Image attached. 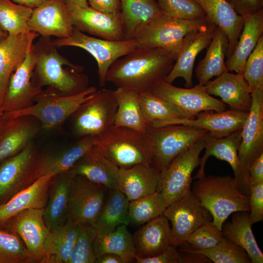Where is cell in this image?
<instances>
[{
    "label": "cell",
    "instance_id": "1",
    "mask_svg": "<svg viewBox=\"0 0 263 263\" xmlns=\"http://www.w3.org/2000/svg\"><path fill=\"white\" fill-rule=\"evenodd\" d=\"M176 59L163 49L137 47L112 65L106 81L139 94L151 92L168 75Z\"/></svg>",
    "mask_w": 263,
    "mask_h": 263
},
{
    "label": "cell",
    "instance_id": "2",
    "mask_svg": "<svg viewBox=\"0 0 263 263\" xmlns=\"http://www.w3.org/2000/svg\"><path fill=\"white\" fill-rule=\"evenodd\" d=\"M34 46L38 55L34 77L40 87L47 86L63 95L75 94L89 87L88 77L80 74L83 68L60 55L51 37H41Z\"/></svg>",
    "mask_w": 263,
    "mask_h": 263
},
{
    "label": "cell",
    "instance_id": "3",
    "mask_svg": "<svg viewBox=\"0 0 263 263\" xmlns=\"http://www.w3.org/2000/svg\"><path fill=\"white\" fill-rule=\"evenodd\" d=\"M191 190L211 213L213 224L221 230L232 213L250 211L249 195L242 192L234 177L229 175H205L192 184Z\"/></svg>",
    "mask_w": 263,
    "mask_h": 263
},
{
    "label": "cell",
    "instance_id": "4",
    "mask_svg": "<svg viewBox=\"0 0 263 263\" xmlns=\"http://www.w3.org/2000/svg\"><path fill=\"white\" fill-rule=\"evenodd\" d=\"M93 146L119 168L151 163V143L146 131L113 125L94 136Z\"/></svg>",
    "mask_w": 263,
    "mask_h": 263
},
{
    "label": "cell",
    "instance_id": "5",
    "mask_svg": "<svg viewBox=\"0 0 263 263\" xmlns=\"http://www.w3.org/2000/svg\"><path fill=\"white\" fill-rule=\"evenodd\" d=\"M97 91L94 86L73 95H63L47 89L36 97L33 104L20 111L4 113V119L30 116L37 119L41 129L53 130L59 127Z\"/></svg>",
    "mask_w": 263,
    "mask_h": 263
},
{
    "label": "cell",
    "instance_id": "6",
    "mask_svg": "<svg viewBox=\"0 0 263 263\" xmlns=\"http://www.w3.org/2000/svg\"><path fill=\"white\" fill-rule=\"evenodd\" d=\"M211 22L207 17L190 21L174 19L164 14L142 28L133 39L137 47L163 49L177 58L186 35L206 27Z\"/></svg>",
    "mask_w": 263,
    "mask_h": 263
},
{
    "label": "cell",
    "instance_id": "7",
    "mask_svg": "<svg viewBox=\"0 0 263 263\" xmlns=\"http://www.w3.org/2000/svg\"><path fill=\"white\" fill-rule=\"evenodd\" d=\"M146 132L151 143V163L160 173L179 154L202 138L206 130L171 125L162 127L148 126Z\"/></svg>",
    "mask_w": 263,
    "mask_h": 263
},
{
    "label": "cell",
    "instance_id": "8",
    "mask_svg": "<svg viewBox=\"0 0 263 263\" xmlns=\"http://www.w3.org/2000/svg\"><path fill=\"white\" fill-rule=\"evenodd\" d=\"M52 42L56 47H76L90 53L97 62L99 83L101 87L105 85L107 73L112 65L137 47L133 39L107 40L88 36L75 28L69 37L55 38Z\"/></svg>",
    "mask_w": 263,
    "mask_h": 263
},
{
    "label": "cell",
    "instance_id": "9",
    "mask_svg": "<svg viewBox=\"0 0 263 263\" xmlns=\"http://www.w3.org/2000/svg\"><path fill=\"white\" fill-rule=\"evenodd\" d=\"M117 103L113 90H97L73 114V129L79 137L95 136L114 125Z\"/></svg>",
    "mask_w": 263,
    "mask_h": 263
},
{
    "label": "cell",
    "instance_id": "10",
    "mask_svg": "<svg viewBox=\"0 0 263 263\" xmlns=\"http://www.w3.org/2000/svg\"><path fill=\"white\" fill-rule=\"evenodd\" d=\"M163 215L171 223L170 245L176 247L187 244L192 232L213 220L191 189L170 204Z\"/></svg>",
    "mask_w": 263,
    "mask_h": 263
},
{
    "label": "cell",
    "instance_id": "11",
    "mask_svg": "<svg viewBox=\"0 0 263 263\" xmlns=\"http://www.w3.org/2000/svg\"><path fill=\"white\" fill-rule=\"evenodd\" d=\"M109 189L80 175H74L70 186L68 220L93 226L101 213Z\"/></svg>",
    "mask_w": 263,
    "mask_h": 263
},
{
    "label": "cell",
    "instance_id": "12",
    "mask_svg": "<svg viewBox=\"0 0 263 263\" xmlns=\"http://www.w3.org/2000/svg\"><path fill=\"white\" fill-rule=\"evenodd\" d=\"M204 136L177 155L161 172L158 190L163 194L168 206L191 189L192 173L200 165V154L205 148Z\"/></svg>",
    "mask_w": 263,
    "mask_h": 263
},
{
    "label": "cell",
    "instance_id": "13",
    "mask_svg": "<svg viewBox=\"0 0 263 263\" xmlns=\"http://www.w3.org/2000/svg\"><path fill=\"white\" fill-rule=\"evenodd\" d=\"M151 92L173 105L184 118L188 119H194L198 113L205 111L223 112L227 106L208 94L205 85L199 84L193 88H181L163 80Z\"/></svg>",
    "mask_w": 263,
    "mask_h": 263
},
{
    "label": "cell",
    "instance_id": "14",
    "mask_svg": "<svg viewBox=\"0 0 263 263\" xmlns=\"http://www.w3.org/2000/svg\"><path fill=\"white\" fill-rule=\"evenodd\" d=\"M32 143L0 165V199L11 197L25 188L37 179L39 158Z\"/></svg>",
    "mask_w": 263,
    "mask_h": 263
},
{
    "label": "cell",
    "instance_id": "15",
    "mask_svg": "<svg viewBox=\"0 0 263 263\" xmlns=\"http://www.w3.org/2000/svg\"><path fill=\"white\" fill-rule=\"evenodd\" d=\"M37 58L33 44L23 62L10 78L1 106L4 113L14 112L30 107L43 91L34 77Z\"/></svg>",
    "mask_w": 263,
    "mask_h": 263
},
{
    "label": "cell",
    "instance_id": "16",
    "mask_svg": "<svg viewBox=\"0 0 263 263\" xmlns=\"http://www.w3.org/2000/svg\"><path fill=\"white\" fill-rule=\"evenodd\" d=\"M248 114L249 112L231 109L220 112L208 110L198 113L193 119L170 117L155 120L148 126L158 128L171 125H183L206 130L209 135L221 138L242 129Z\"/></svg>",
    "mask_w": 263,
    "mask_h": 263
},
{
    "label": "cell",
    "instance_id": "17",
    "mask_svg": "<svg viewBox=\"0 0 263 263\" xmlns=\"http://www.w3.org/2000/svg\"><path fill=\"white\" fill-rule=\"evenodd\" d=\"M204 139L205 152L200 158V169L193 178L199 179L206 175V163L209 157L213 156L230 165L234 173V177L241 190L244 194L249 195V176L243 171L238 156V151L242 141V129L221 138L212 136L207 132Z\"/></svg>",
    "mask_w": 263,
    "mask_h": 263
},
{
    "label": "cell",
    "instance_id": "18",
    "mask_svg": "<svg viewBox=\"0 0 263 263\" xmlns=\"http://www.w3.org/2000/svg\"><path fill=\"white\" fill-rule=\"evenodd\" d=\"M252 103L242 129V141L238 156L243 171L248 176L249 166L263 153V89L251 92Z\"/></svg>",
    "mask_w": 263,
    "mask_h": 263
},
{
    "label": "cell",
    "instance_id": "19",
    "mask_svg": "<svg viewBox=\"0 0 263 263\" xmlns=\"http://www.w3.org/2000/svg\"><path fill=\"white\" fill-rule=\"evenodd\" d=\"M68 10L72 24L78 30L107 40L125 39L120 12L105 13L90 6Z\"/></svg>",
    "mask_w": 263,
    "mask_h": 263
},
{
    "label": "cell",
    "instance_id": "20",
    "mask_svg": "<svg viewBox=\"0 0 263 263\" xmlns=\"http://www.w3.org/2000/svg\"><path fill=\"white\" fill-rule=\"evenodd\" d=\"M5 225L12 232L22 239L33 261L40 263L45 242L51 232L44 221L43 208L23 210L10 219Z\"/></svg>",
    "mask_w": 263,
    "mask_h": 263
},
{
    "label": "cell",
    "instance_id": "21",
    "mask_svg": "<svg viewBox=\"0 0 263 263\" xmlns=\"http://www.w3.org/2000/svg\"><path fill=\"white\" fill-rule=\"evenodd\" d=\"M28 24L30 31L41 37L57 38L69 37L74 29L63 0H48L33 9Z\"/></svg>",
    "mask_w": 263,
    "mask_h": 263
},
{
    "label": "cell",
    "instance_id": "22",
    "mask_svg": "<svg viewBox=\"0 0 263 263\" xmlns=\"http://www.w3.org/2000/svg\"><path fill=\"white\" fill-rule=\"evenodd\" d=\"M216 26L211 22L206 27L186 35L173 67L164 81L172 84L176 78L182 77L185 81L187 88L192 87L193 70L196 58L209 44Z\"/></svg>",
    "mask_w": 263,
    "mask_h": 263
},
{
    "label": "cell",
    "instance_id": "23",
    "mask_svg": "<svg viewBox=\"0 0 263 263\" xmlns=\"http://www.w3.org/2000/svg\"><path fill=\"white\" fill-rule=\"evenodd\" d=\"M38 36L31 31L8 34L0 41V107L12 74L23 62Z\"/></svg>",
    "mask_w": 263,
    "mask_h": 263
},
{
    "label": "cell",
    "instance_id": "24",
    "mask_svg": "<svg viewBox=\"0 0 263 263\" xmlns=\"http://www.w3.org/2000/svg\"><path fill=\"white\" fill-rule=\"evenodd\" d=\"M205 85L208 94L219 96L230 109L249 112L252 103L251 90L243 75L226 71Z\"/></svg>",
    "mask_w": 263,
    "mask_h": 263
},
{
    "label": "cell",
    "instance_id": "25",
    "mask_svg": "<svg viewBox=\"0 0 263 263\" xmlns=\"http://www.w3.org/2000/svg\"><path fill=\"white\" fill-rule=\"evenodd\" d=\"M30 116L4 119L0 132V164L31 143L41 129Z\"/></svg>",
    "mask_w": 263,
    "mask_h": 263
},
{
    "label": "cell",
    "instance_id": "26",
    "mask_svg": "<svg viewBox=\"0 0 263 263\" xmlns=\"http://www.w3.org/2000/svg\"><path fill=\"white\" fill-rule=\"evenodd\" d=\"M161 173L150 165L139 164L119 168L118 189L131 201L157 191Z\"/></svg>",
    "mask_w": 263,
    "mask_h": 263
},
{
    "label": "cell",
    "instance_id": "27",
    "mask_svg": "<svg viewBox=\"0 0 263 263\" xmlns=\"http://www.w3.org/2000/svg\"><path fill=\"white\" fill-rule=\"evenodd\" d=\"M54 176L49 174L38 177L29 186L12 196L7 202L0 205V227L23 210L44 208Z\"/></svg>",
    "mask_w": 263,
    "mask_h": 263
},
{
    "label": "cell",
    "instance_id": "28",
    "mask_svg": "<svg viewBox=\"0 0 263 263\" xmlns=\"http://www.w3.org/2000/svg\"><path fill=\"white\" fill-rule=\"evenodd\" d=\"M74 174L69 171L53 178L48 199L43 208V219L46 226L53 232L68 220L70 186Z\"/></svg>",
    "mask_w": 263,
    "mask_h": 263
},
{
    "label": "cell",
    "instance_id": "29",
    "mask_svg": "<svg viewBox=\"0 0 263 263\" xmlns=\"http://www.w3.org/2000/svg\"><path fill=\"white\" fill-rule=\"evenodd\" d=\"M119 169L93 146L69 171L109 189H118Z\"/></svg>",
    "mask_w": 263,
    "mask_h": 263
},
{
    "label": "cell",
    "instance_id": "30",
    "mask_svg": "<svg viewBox=\"0 0 263 263\" xmlns=\"http://www.w3.org/2000/svg\"><path fill=\"white\" fill-rule=\"evenodd\" d=\"M243 18V27L238 42L225 62L227 71L242 75L247 58L263 36V9Z\"/></svg>",
    "mask_w": 263,
    "mask_h": 263
},
{
    "label": "cell",
    "instance_id": "31",
    "mask_svg": "<svg viewBox=\"0 0 263 263\" xmlns=\"http://www.w3.org/2000/svg\"><path fill=\"white\" fill-rule=\"evenodd\" d=\"M163 214L145 223L133 236L137 256L147 258L163 252L170 245V227Z\"/></svg>",
    "mask_w": 263,
    "mask_h": 263
},
{
    "label": "cell",
    "instance_id": "32",
    "mask_svg": "<svg viewBox=\"0 0 263 263\" xmlns=\"http://www.w3.org/2000/svg\"><path fill=\"white\" fill-rule=\"evenodd\" d=\"M206 17L226 35L228 47L227 58L232 54L243 29L244 18L238 15L226 0H195Z\"/></svg>",
    "mask_w": 263,
    "mask_h": 263
},
{
    "label": "cell",
    "instance_id": "33",
    "mask_svg": "<svg viewBox=\"0 0 263 263\" xmlns=\"http://www.w3.org/2000/svg\"><path fill=\"white\" fill-rule=\"evenodd\" d=\"M231 220L225 222L222 228L223 236L244 249L252 263H263V254L253 233L248 211L232 214Z\"/></svg>",
    "mask_w": 263,
    "mask_h": 263
},
{
    "label": "cell",
    "instance_id": "34",
    "mask_svg": "<svg viewBox=\"0 0 263 263\" xmlns=\"http://www.w3.org/2000/svg\"><path fill=\"white\" fill-rule=\"evenodd\" d=\"M125 39H133L150 21L164 14L156 0H120Z\"/></svg>",
    "mask_w": 263,
    "mask_h": 263
},
{
    "label": "cell",
    "instance_id": "35",
    "mask_svg": "<svg viewBox=\"0 0 263 263\" xmlns=\"http://www.w3.org/2000/svg\"><path fill=\"white\" fill-rule=\"evenodd\" d=\"M93 144L94 136L84 137L60 153L40 155L37 168L38 178L46 174L56 176L69 171Z\"/></svg>",
    "mask_w": 263,
    "mask_h": 263
},
{
    "label": "cell",
    "instance_id": "36",
    "mask_svg": "<svg viewBox=\"0 0 263 263\" xmlns=\"http://www.w3.org/2000/svg\"><path fill=\"white\" fill-rule=\"evenodd\" d=\"M228 47L226 35L217 26L206 55L199 61L195 70L199 84L205 85L213 77L218 76L227 71L225 58Z\"/></svg>",
    "mask_w": 263,
    "mask_h": 263
},
{
    "label": "cell",
    "instance_id": "37",
    "mask_svg": "<svg viewBox=\"0 0 263 263\" xmlns=\"http://www.w3.org/2000/svg\"><path fill=\"white\" fill-rule=\"evenodd\" d=\"M80 224L68 220L51 232L45 242L40 263H68L77 238Z\"/></svg>",
    "mask_w": 263,
    "mask_h": 263
},
{
    "label": "cell",
    "instance_id": "38",
    "mask_svg": "<svg viewBox=\"0 0 263 263\" xmlns=\"http://www.w3.org/2000/svg\"><path fill=\"white\" fill-rule=\"evenodd\" d=\"M130 201L118 189H109L99 216L93 227L97 233L111 232L121 225L130 224Z\"/></svg>",
    "mask_w": 263,
    "mask_h": 263
},
{
    "label": "cell",
    "instance_id": "39",
    "mask_svg": "<svg viewBox=\"0 0 263 263\" xmlns=\"http://www.w3.org/2000/svg\"><path fill=\"white\" fill-rule=\"evenodd\" d=\"M127 226L119 225L106 233L96 232L93 244L96 258L104 253H114L122 256L130 263L134 259L136 250L133 236Z\"/></svg>",
    "mask_w": 263,
    "mask_h": 263
},
{
    "label": "cell",
    "instance_id": "40",
    "mask_svg": "<svg viewBox=\"0 0 263 263\" xmlns=\"http://www.w3.org/2000/svg\"><path fill=\"white\" fill-rule=\"evenodd\" d=\"M113 92L117 103L114 125L145 132L148 125L142 116L139 93L125 88H117Z\"/></svg>",
    "mask_w": 263,
    "mask_h": 263
},
{
    "label": "cell",
    "instance_id": "41",
    "mask_svg": "<svg viewBox=\"0 0 263 263\" xmlns=\"http://www.w3.org/2000/svg\"><path fill=\"white\" fill-rule=\"evenodd\" d=\"M168 205L160 191L131 201L129 205L130 224H145L163 214Z\"/></svg>",
    "mask_w": 263,
    "mask_h": 263
},
{
    "label": "cell",
    "instance_id": "42",
    "mask_svg": "<svg viewBox=\"0 0 263 263\" xmlns=\"http://www.w3.org/2000/svg\"><path fill=\"white\" fill-rule=\"evenodd\" d=\"M32 12L33 9L11 0H0V30L8 34L30 32L28 23Z\"/></svg>",
    "mask_w": 263,
    "mask_h": 263
},
{
    "label": "cell",
    "instance_id": "43",
    "mask_svg": "<svg viewBox=\"0 0 263 263\" xmlns=\"http://www.w3.org/2000/svg\"><path fill=\"white\" fill-rule=\"evenodd\" d=\"M139 103L143 119L147 125L167 117L184 118L175 107L151 92L139 94Z\"/></svg>",
    "mask_w": 263,
    "mask_h": 263
},
{
    "label": "cell",
    "instance_id": "44",
    "mask_svg": "<svg viewBox=\"0 0 263 263\" xmlns=\"http://www.w3.org/2000/svg\"><path fill=\"white\" fill-rule=\"evenodd\" d=\"M188 247L191 250L204 255L212 263H251L249 257L244 249L224 237L218 244L209 249L195 250L189 245Z\"/></svg>",
    "mask_w": 263,
    "mask_h": 263
},
{
    "label": "cell",
    "instance_id": "45",
    "mask_svg": "<svg viewBox=\"0 0 263 263\" xmlns=\"http://www.w3.org/2000/svg\"><path fill=\"white\" fill-rule=\"evenodd\" d=\"M33 262L25 244L17 234L0 230V263Z\"/></svg>",
    "mask_w": 263,
    "mask_h": 263
},
{
    "label": "cell",
    "instance_id": "46",
    "mask_svg": "<svg viewBox=\"0 0 263 263\" xmlns=\"http://www.w3.org/2000/svg\"><path fill=\"white\" fill-rule=\"evenodd\" d=\"M163 13L172 18L185 20L204 19L206 14L195 0H156Z\"/></svg>",
    "mask_w": 263,
    "mask_h": 263
},
{
    "label": "cell",
    "instance_id": "47",
    "mask_svg": "<svg viewBox=\"0 0 263 263\" xmlns=\"http://www.w3.org/2000/svg\"><path fill=\"white\" fill-rule=\"evenodd\" d=\"M96 234L91 225L81 224L78 235L71 254L68 263H94L96 257L93 244Z\"/></svg>",
    "mask_w": 263,
    "mask_h": 263
},
{
    "label": "cell",
    "instance_id": "48",
    "mask_svg": "<svg viewBox=\"0 0 263 263\" xmlns=\"http://www.w3.org/2000/svg\"><path fill=\"white\" fill-rule=\"evenodd\" d=\"M243 75L251 92L255 89H263V36L247 58Z\"/></svg>",
    "mask_w": 263,
    "mask_h": 263
},
{
    "label": "cell",
    "instance_id": "49",
    "mask_svg": "<svg viewBox=\"0 0 263 263\" xmlns=\"http://www.w3.org/2000/svg\"><path fill=\"white\" fill-rule=\"evenodd\" d=\"M223 238L222 230L218 229L212 221L197 228L189 236L187 243L195 250H204L215 246Z\"/></svg>",
    "mask_w": 263,
    "mask_h": 263
},
{
    "label": "cell",
    "instance_id": "50",
    "mask_svg": "<svg viewBox=\"0 0 263 263\" xmlns=\"http://www.w3.org/2000/svg\"><path fill=\"white\" fill-rule=\"evenodd\" d=\"M249 205L252 224L263 220V183L250 187Z\"/></svg>",
    "mask_w": 263,
    "mask_h": 263
},
{
    "label": "cell",
    "instance_id": "51",
    "mask_svg": "<svg viewBox=\"0 0 263 263\" xmlns=\"http://www.w3.org/2000/svg\"><path fill=\"white\" fill-rule=\"evenodd\" d=\"M177 247L169 245L162 253L150 257L142 258L135 255L134 259L138 263H183Z\"/></svg>",
    "mask_w": 263,
    "mask_h": 263
},
{
    "label": "cell",
    "instance_id": "52",
    "mask_svg": "<svg viewBox=\"0 0 263 263\" xmlns=\"http://www.w3.org/2000/svg\"><path fill=\"white\" fill-rule=\"evenodd\" d=\"M226 0L236 13L243 17L263 9V0Z\"/></svg>",
    "mask_w": 263,
    "mask_h": 263
},
{
    "label": "cell",
    "instance_id": "53",
    "mask_svg": "<svg viewBox=\"0 0 263 263\" xmlns=\"http://www.w3.org/2000/svg\"><path fill=\"white\" fill-rule=\"evenodd\" d=\"M248 170L250 187L263 183V153L253 161Z\"/></svg>",
    "mask_w": 263,
    "mask_h": 263
},
{
    "label": "cell",
    "instance_id": "54",
    "mask_svg": "<svg viewBox=\"0 0 263 263\" xmlns=\"http://www.w3.org/2000/svg\"><path fill=\"white\" fill-rule=\"evenodd\" d=\"M89 4L93 8L105 13L120 12V0H88Z\"/></svg>",
    "mask_w": 263,
    "mask_h": 263
},
{
    "label": "cell",
    "instance_id": "55",
    "mask_svg": "<svg viewBox=\"0 0 263 263\" xmlns=\"http://www.w3.org/2000/svg\"><path fill=\"white\" fill-rule=\"evenodd\" d=\"M179 246L181 248L178 250L182 258L183 263H212L204 255L191 250L187 243Z\"/></svg>",
    "mask_w": 263,
    "mask_h": 263
},
{
    "label": "cell",
    "instance_id": "56",
    "mask_svg": "<svg viewBox=\"0 0 263 263\" xmlns=\"http://www.w3.org/2000/svg\"><path fill=\"white\" fill-rule=\"evenodd\" d=\"M96 263H128V260L114 253H104L96 258Z\"/></svg>",
    "mask_w": 263,
    "mask_h": 263
},
{
    "label": "cell",
    "instance_id": "57",
    "mask_svg": "<svg viewBox=\"0 0 263 263\" xmlns=\"http://www.w3.org/2000/svg\"><path fill=\"white\" fill-rule=\"evenodd\" d=\"M17 4L22 5L32 9H35L41 5L48 0H12Z\"/></svg>",
    "mask_w": 263,
    "mask_h": 263
},
{
    "label": "cell",
    "instance_id": "58",
    "mask_svg": "<svg viewBox=\"0 0 263 263\" xmlns=\"http://www.w3.org/2000/svg\"><path fill=\"white\" fill-rule=\"evenodd\" d=\"M68 9L80 8L89 6L88 0H63Z\"/></svg>",
    "mask_w": 263,
    "mask_h": 263
},
{
    "label": "cell",
    "instance_id": "59",
    "mask_svg": "<svg viewBox=\"0 0 263 263\" xmlns=\"http://www.w3.org/2000/svg\"><path fill=\"white\" fill-rule=\"evenodd\" d=\"M3 113H4L1 107H0V127L3 120Z\"/></svg>",
    "mask_w": 263,
    "mask_h": 263
},
{
    "label": "cell",
    "instance_id": "60",
    "mask_svg": "<svg viewBox=\"0 0 263 263\" xmlns=\"http://www.w3.org/2000/svg\"><path fill=\"white\" fill-rule=\"evenodd\" d=\"M8 34L0 30V41L7 36Z\"/></svg>",
    "mask_w": 263,
    "mask_h": 263
},
{
    "label": "cell",
    "instance_id": "61",
    "mask_svg": "<svg viewBox=\"0 0 263 263\" xmlns=\"http://www.w3.org/2000/svg\"><path fill=\"white\" fill-rule=\"evenodd\" d=\"M2 122H3V121H2ZM1 124H2V123H1ZM1 126H1H0V132Z\"/></svg>",
    "mask_w": 263,
    "mask_h": 263
}]
</instances>
